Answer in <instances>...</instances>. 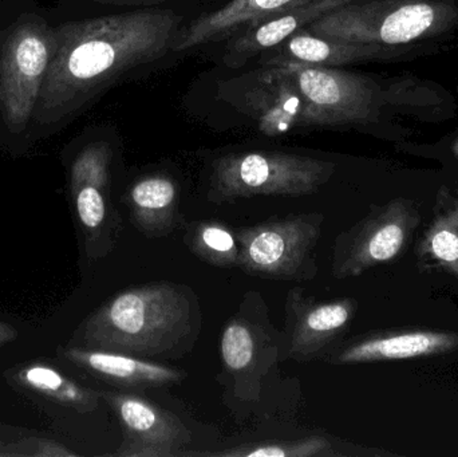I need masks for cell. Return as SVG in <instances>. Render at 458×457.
<instances>
[{"label":"cell","mask_w":458,"mask_h":457,"mask_svg":"<svg viewBox=\"0 0 458 457\" xmlns=\"http://www.w3.org/2000/svg\"><path fill=\"white\" fill-rule=\"evenodd\" d=\"M263 327L259 326L250 319L242 317H233L225 325L222 335L223 364L225 372L236 381V385H244L247 388L248 397L256 399L259 396L253 378L258 377L261 372L263 362L269 364L274 359H267V356L275 357L276 349L271 348L272 338L268 337Z\"/></svg>","instance_id":"e0dca14e"},{"label":"cell","mask_w":458,"mask_h":457,"mask_svg":"<svg viewBox=\"0 0 458 457\" xmlns=\"http://www.w3.org/2000/svg\"><path fill=\"white\" fill-rule=\"evenodd\" d=\"M56 47V23L35 0H0V144H31L32 121Z\"/></svg>","instance_id":"3957f363"},{"label":"cell","mask_w":458,"mask_h":457,"mask_svg":"<svg viewBox=\"0 0 458 457\" xmlns=\"http://www.w3.org/2000/svg\"><path fill=\"white\" fill-rule=\"evenodd\" d=\"M112 144L102 137H86L78 142L70 158V190L78 220L89 243L104 233L109 222Z\"/></svg>","instance_id":"7c38bea8"},{"label":"cell","mask_w":458,"mask_h":457,"mask_svg":"<svg viewBox=\"0 0 458 457\" xmlns=\"http://www.w3.org/2000/svg\"><path fill=\"white\" fill-rule=\"evenodd\" d=\"M458 351V332L405 326L377 330L334 346L326 361L334 365L405 361Z\"/></svg>","instance_id":"8fae6325"},{"label":"cell","mask_w":458,"mask_h":457,"mask_svg":"<svg viewBox=\"0 0 458 457\" xmlns=\"http://www.w3.org/2000/svg\"><path fill=\"white\" fill-rule=\"evenodd\" d=\"M307 2L311 0H231L219 10L204 13L187 27H182L172 51L182 53L199 46L231 39L256 21Z\"/></svg>","instance_id":"9a60e30c"},{"label":"cell","mask_w":458,"mask_h":457,"mask_svg":"<svg viewBox=\"0 0 458 457\" xmlns=\"http://www.w3.org/2000/svg\"><path fill=\"white\" fill-rule=\"evenodd\" d=\"M10 457L31 456V457H70L77 456V453L67 450L64 445L39 437H27L16 443L7 444Z\"/></svg>","instance_id":"603a6c76"},{"label":"cell","mask_w":458,"mask_h":457,"mask_svg":"<svg viewBox=\"0 0 458 457\" xmlns=\"http://www.w3.org/2000/svg\"><path fill=\"white\" fill-rule=\"evenodd\" d=\"M187 246L204 262L216 267H237L240 246L236 233L225 223L204 220L188 231Z\"/></svg>","instance_id":"44dd1931"},{"label":"cell","mask_w":458,"mask_h":457,"mask_svg":"<svg viewBox=\"0 0 458 457\" xmlns=\"http://www.w3.org/2000/svg\"><path fill=\"white\" fill-rule=\"evenodd\" d=\"M387 50L378 46L346 42L299 30L296 34L263 54L261 66L301 63L309 66L339 67L355 62L379 58Z\"/></svg>","instance_id":"2e32d148"},{"label":"cell","mask_w":458,"mask_h":457,"mask_svg":"<svg viewBox=\"0 0 458 457\" xmlns=\"http://www.w3.org/2000/svg\"><path fill=\"white\" fill-rule=\"evenodd\" d=\"M349 2L352 0H311L256 21L228 39L223 63L229 69H240L250 59L284 42L299 30L306 29L320 16Z\"/></svg>","instance_id":"5bb4252c"},{"label":"cell","mask_w":458,"mask_h":457,"mask_svg":"<svg viewBox=\"0 0 458 457\" xmlns=\"http://www.w3.org/2000/svg\"><path fill=\"white\" fill-rule=\"evenodd\" d=\"M421 267L440 270L458 281V196L443 187L437 193L430 224L416 247Z\"/></svg>","instance_id":"d6986e66"},{"label":"cell","mask_w":458,"mask_h":457,"mask_svg":"<svg viewBox=\"0 0 458 457\" xmlns=\"http://www.w3.org/2000/svg\"><path fill=\"white\" fill-rule=\"evenodd\" d=\"M323 219L322 214L291 215L234 231L240 246L237 267L277 281L311 279L317 274L314 249Z\"/></svg>","instance_id":"52a82bcc"},{"label":"cell","mask_w":458,"mask_h":457,"mask_svg":"<svg viewBox=\"0 0 458 457\" xmlns=\"http://www.w3.org/2000/svg\"><path fill=\"white\" fill-rule=\"evenodd\" d=\"M335 164L284 152L231 153L212 164L208 199L214 203L253 196H304L318 192Z\"/></svg>","instance_id":"8992f818"},{"label":"cell","mask_w":458,"mask_h":457,"mask_svg":"<svg viewBox=\"0 0 458 457\" xmlns=\"http://www.w3.org/2000/svg\"><path fill=\"white\" fill-rule=\"evenodd\" d=\"M357 305L352 298L315 302L303 290L291 289L285 303V359L309 362L326 356V351L346 332Z\"/></svg>","instance_id":"30bf717a"},{"label":"cell","mask_w":458,"mask_h":457,"mask_svg":"<svg viewBox=\"0 0 458 457\" xmlns=\"http://www.w3.org/2000/svg\"><path fill=\"white\" fill-rule=\"evenodd\" d=\"M452 150H454V155L458 158V140L454 142V147H452Z\"/></svg>","instance_id":"4316f807"},{"label":"cell","mask_w":458,"mask_h":457,"mask_svg":"<svg viewBox=\"0 0 458 457\" xmlns=\"http://www.w3.org/2000/svg\"><path fill=\"white\" fill-rule=\"evenodd\" d=\"M11 380L19 388L70 408L81 415L94 412L102 399L101 392L80 385L77 381L45 362H30L18 368L11 376Z\"/></svg>","instance_id":"ffe728a7"},{"label":"cell","mask_w":458,"mask_h":457,"mask_svg":"<svg viewBox=\"0 0 458 457\" xmlns=\"http://www.w3.org/2000/svg\"><path fill=\"white\" fill-rule=\"evenodd\" d=\"M198 456L222 457H331L344 456L334 451V445L325 436H311L283 442L250 443L214 453H199Z\"/></svg>","instance_id":"7402d4cb"},{"label":"cell","mask_w":458,"mask_h":457,"mask_svg":"<svg viewBox=\"0 0 458 457\" xmlns=\"http://www.w3.org/2000/svg\"><path fill=\"white\" fill-rule=\"evenodd\" d=\"M182 27V15L153 7L56 23L32 141L58 133L134 70L171 53Z\"/></svg>","instance_id":"6da1fadb"},{"label":"cell","mask_w":458,"mask_h":457,"mask_svg":"<svg viewBox=\"0 0 458 457\" xmlns=\"http://www.w3.org/2000/svg\"><path fill=\"white\" fill-rule=\"evenodd\" d=\"M126 203L134 225L141 233L148 236L166 235L179 215V184L168 174H147L129 187Z\"/></svg>","instance_id":"ac0fdd59"},{"label":"cell","mask_w":458,"mask_h":457,"mask_svg":"<svg viewBox=\"0 0 458 457\" xmlns=\"http://www.w3.org/2000/svg\"><path fill=\"white\" fill-rule=\"evenodd\" d=\"M195 330V308L187 289L155 282L123 290L89 317L82 348L131 356H165Z\"/></svg>","instance_id":"277c9868"},{"label":"cell","mask_w":458,"mask_h":457,"mask_svg":"<svg viewBox=\"0 0 458 457\" xmlns=\"http://www.w3.org/2000/svg\"><path fill=\"white\" fill-rule=\"evenodd\" d=\"M222 90L269 137L306 129L363 125L377 120L390 99L366 75L301 63L261 67L229 80Z\"/></svg>","instance_id":"7a4b0ae2"},{"label":"cell","mask_w":458,"mask_h":457,"mask_svg":"<svg viewBox=\"0 0 458 457\" xmlns=\"http://www.w3.org/2000/svg\"><path fill=\"white\" fill-rule=\"evenodd\" d=\"M16 337H18V332H16L15 327L0 321V346L13 343Z\"/></svg>","instance_id":"d4e9b609"},{"label":"cell","mask_w":458,"mask_h":457,"mask_svg":"<svg viewBox=\"0 0 458 457\" xmlns=\"http://www.w3.org/2000/svg\"><path fill=\"white\" fill-rule=\"evenodd\" d=\"M59 357L69 364L110 385L126 389L158 388L174 385L185 378L184 370L120 351L88 349L82 346L59 348Z\"/></svg>","instance_id":"4fadbf2b"},{"label":"cell","mask_w":458,"mask_h":457,"mask_svg":"<svg viewBox=\"0 0 458 457\" xmlns=\"http://www.w3.org/2000/svg\"><path fill=\"white\" fill-rule=\"evenodd\" d=\"M82 2L98 3V4L115 5V7L152 8L163 4L166 0H82Z\"/></svg>","instance_id":"cb8c5ba5"},{"label":"cell","mask_w":458,"mask_h":457,"mask_svg":"<svg viewBox=\"0 0 458 457\" xmlns=\"http://www.w3.org/2000/svg\"><path fill=\"white\" fill-rule=\"evenodd\" d=\"M0 457H10L8 455L7 444H4L2 440H0Z\"/></svg>","instance_id":"484cf974"},{"label":"cell","mask_w":458,"mask_h":457,"mask_svg":"<svg viewBox=\"0 0 458 457\" xmlns=\"http://www.w3.org/2000/svg\"><path fill=\"white\" fill-rule=\"evenodd\" d=\"M125 431V442L115 455L123 457L188 456L190 429L174 413L139 394L101 392Z\"/></svg>","instance_id":"9c48e42d"},{"label":"cell","mask_w":458,"mask_h":457,"mask_svg":"<svg viewBox=\"0 0 458 457\" xmlns=\"http://www.w3.org/2000/svg\"><path fill=\"white\" fill-rule=\"evenodd\" d=\"M421 212L414 201L397 198L370 212L335 241L333 275L354 278L365 271L397 259L421 224Z\"/></svg>","instance_id":"ba28073f"},{"label":"cell","mask_w":458,"mask_h":457,"mask_svg":"<svg viewBox=\"0 0 458 457\" xmlns=\"http://www.w3.org/2000/svg\"><path fill=\"white\" fill-rule=\"evenodd\" d=\"M449 0H366L341 5L306 27L312 34L385 48L411 45L448 29Z\"/></svg>","instance_id":"5b68a950"}]
</instances>
